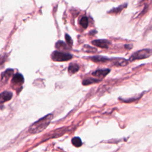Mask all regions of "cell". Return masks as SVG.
<instances>
[{
	"mask_svg": "<svg viewBox=\"0 0 152 152\" xmlns=\"http://www.w3.org/2000/svg\"><path fill=\"white\" fill-rule=\"evenodd\" d=\"M52 119L53 115L52 114H48L45 116L30 125L28 128L29 132L34 134L43 131L49 125Z\"/></svg>",
	"mask_w": 152,
	"mask_h": 152,
	"instance_id": "cell-1",
	"label": "cell"
},
{
	"mask_svg": "<svg viewBox=\"0 0 152 152\" xmlns=\"http://www.w3.org/2000/svg\"><path fill=\"white\" fill-rule=\"evenodd\" d=\"M152 55V49H144L138 50L134 53L129 58V61L132 62L135 60H140L150 57Z\"/></svg>",
	"mask_w": 152,
	"mask_h": 152,
	"instance_id": "cell-2",
	"label": "cell"
},
{
	"mask_svg": "<svg viewBox=\"0 0 152 152\" xmlns=\"http://www.w3.org/2000/svg\"><path fill=\"white\" fill-rule=\"evenodd\" d=\"M72 58V56L70 53L59 51H54L51 55L52 59L58 62L66 61L71 59Z\"/></svg>",
	"mask_w": 152,
	"mask_h": 152,
	"instance_id": "cell-3",
	"label": "cell"
},
{
	"mask_svg": "<svg viewBox=\"0 0 152 152\" xmlns=\"http://www.w3.org/2000/svg\"><path fill=\"white\" fill-rule=\"evenodd\" d=\"M23 83H24V77L22 74L20 73H17L14 75L11 81V83L14 87L21 86Z\"/></svg>",
	"mask_w": 152,
	"mask_h": 152,
	"instance_id": "cell-4",
	"label": "cell"
},
{
	"mask_svg": "<svg viewBox=\"0 0 152 152\" xmlns=\"http://www.w3.org/2000/svg\"><path fill=\"white\" fill-rule=\"evenodd\" d=\"M92 44L96 46L101 48H108L109 45L110 44V42L106 39H98L92 41Z\"/></svg>",
	"mask_w": 152,
	"mask_h": 152,
	"instance_id": "cell-5",
	"label": "cell"
},
{
	"mask_svg": "<svg viewBox=\"0 0 152 152\" xmlns=\"http://www.w3.org/2000/svg\"><path fill=\"white\" fill-rule=\"evenodd\" d=\"M110 70L109 69H97L93 72L92 73V75L93 76L97 77L100 78H102L106 76L109 72Z\"/></svg>",
	"mask_w": 152,
	"mask_h": 152,
	"instance_id": "cell-6",
	"label": "cell"
},
{
	"mask_svg": "<svg viewBox=\"0 0 152 152\" xmlns=\"http://www.w3.org/2000/svg\"><path fill=\"white\" fill-rule=\"evenodd\" d=\"M12 97V93L10 91H4L0 93V104L5 102L9 101Z\"/></svg>",
	"mask_w": 152,
	"mask_h": 152,
	"instance_id": "cell-7",
	"label": "cell"
},
{
	"mask_svg": "<svg viewBox=\"0 0 152 152\" xmlns=\"http://www.w3.org/2000/svg\"><path fill=\"white\" fill-rule=\"evenodd\" d=\"M112 62L114 65L116 66H125L128 64V61L124 58H112Z\"/></svg>",
	"mask_w": 152,
	"mask_h": 152,
	"instance_id": "cell-8",
	"label": "cell"
},
{
	"mask_svg": "<svg viewBox=\"0 0 152 152\" xmlns=\"http://www.w3.org/2000/svg\"><path fill=\"white\" fill-rule=\"evenodd\" d=\"M12 74H13V69H7L2 74L1 82L4 83L7 82L8 80V79L12 76Z\"/></svg>",
	"mask_w": 152,
	"mask_h": 152,
	"instance_id": "cell-9",
	"label": "cell"
},
{
	"mask_svg": "<svg viewBox=\"0 0 152 152\" xmlns=\"http://www.w3.org/2000/svg\"><path fill=\"white\" fill-rule=\"evenodd\" d=\"M126 7H127V4H122L116 8H112L108 12L110 14H118L122 11V10L124 8H126Z\"/></svg>",
	"mask_w": 152,
	"mask_h": 152,
	"instance_id": "cell-10",
	"label": "cell"
},
{
	"mask_svg": "<svg viewBox=\"0 0 152 152\" xmlns=\"http://www.w3.org/2000/svg\"><path fill=\"white\" fill-rule=\"evenodd\" d=\"M90 59L95 62H107L110 60V59H109L106 57L102 56H91L90 58Z\"/></svg>",
	"mask_w": 152,
	"mask_h": 152,
	"instance_id": "cell-11",
	"label": "cell"
},
{
	"mask_svg": "<svg viewBox=\"0 0 152 152\" xmlns=\"http://www.w3.org/2000/svg\"><path fill=\"white\" fill-rule=\"evenodd\" d=\"M79 70V66L76 64H71L68 67V72L70 74H75Z\"/></svg>",
	"mask_w": 152,
	"mask_h": 152,
	"instance_id": "cell-12",
	"label": "cell"
},
{
	"mask_svg": "<svg viewBox=\"0 0 152 152\" xmlns=\"http://www.w3.org/2000/svg\"><path fill=\"white\" fill-rule=\"evenodd\" d=\"M80 26L84 28H86L88 27V18L86 16H84L83 17L81 18V19L80 20Z\"/></svg>",
	"mask_w": 152,
	"mask_h": 152,
	"instance_id": "cell-13",
	"label": "cell"
},
{
	"mask_svg": "<svg viewBox=\"0 0 152 152\" xmlns=\"http://www.w3.org/2000/svg\"><path fill=\"white\" fill-rule=\"evenodd\" d=\"M100 80L99 79H96V78H86L85 80H84L83 81V85H89L93 83H97L99 81H100Z\"/></svg>",
	"mask_w": 152,
	"mask_h": 152,
	"instance_id": "cell-14",
	"label": "cell"
},
{
	"mask_svg": "<svg viewBox=\"0 0 152 152\" xmlns=\"http://www.w3.org/2000/svg\"><path fill=\"white\" fill-rule=\"evenodd\" d=\"M72 144L76 147H79L82 145V141L80 139V138L75 137H74L72 140H71Z\"/></svg>",
	"mask_w": 152,
	"mask_h": 152,
	"instance_id": "cell-15",
	"label": "cell"
},
{
	"mask_svg": "<svg viewBox=\"0 0 152 152\" xmlns=\"http://www.w3.org/2000/svg\"><path fill=\"white\" fill-rule=\"evenodd\" d=\"M55 46L57 49H67V46L66 44L62 41H58L55 45Z\"/></svg>",
	"mask_w": 152,
	"mask_h": 152,
	"instance_id": "cell-16",
	"label": "cell"
},
{
	"mask_svg": "<svg viewBox=\"0 0 152 152\" xmlns=\"http://www.w3.org/2000/svg\"><path fill=\"white\" fill-rule=\"evenodd\" d=\"M84 48H85V50L87 52H91V53H94L95 52L97 49L96 48H92L90 46H88V45H86L84 46Z\"/></svg>",
	"mask_w": 152,
	"mask_h": 152,
	"instance_id": "cell-17",
	"label": "cell"
},
{
	"mask_svg": "<svg viewBox=\"0 0 152 152\" xmlns=\"http://www.w3.org/2000/svg\"><path fill=\"white\" fill-rule=\"evenodd\" d=\"M65 40L69 46H71L72 45V40L69 35L65 34Z\"/></svg>",
	"mask_w": 152,
	"mask_h": 152,
	"instance_id": "cell-18",
	"label": "cell"
},
{
	"mask_svg": "<svg viewBox=\"0 0 152 152\" xmlns=\"http://www.w3.org/2000/svg\"><path fill=\"white\" fill-rule=\"evenodd\" d=\"M147 9H148V5H145V7H144V9H143V11H142V12L140 14V16L143 15V14L147 11Z\"/></svg>",
	"mask_w": 152,
	"mask_h": 152,
	"instance_id": "cell-19",
	"label": "cell"
},
{
	"mask_svg": "<svg viewBox=\"0 0 152 152\" xmlns=\"http://www.w3.org/2000/svg\"><path fill=\"white\" fill-rule=\"evenodd\" d=\"M125 48L126 49H131L132 48V45L131 44H126V45H125Z\"/></svg>",
	"mask_w": 152,
	"mask_h": 152,
	"instance_id": "cell-20",
	"label": "cell"
}]
</instances>
